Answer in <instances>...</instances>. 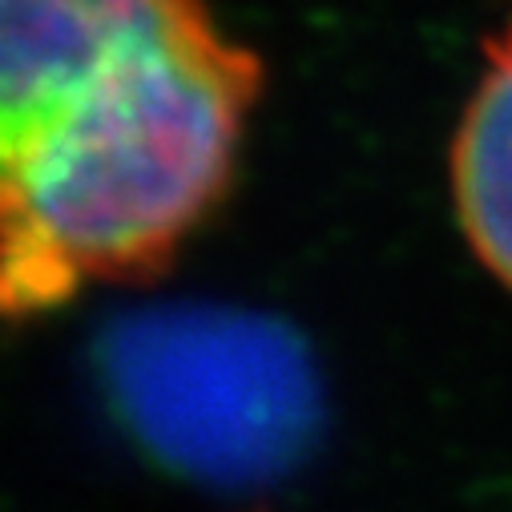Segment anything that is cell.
I'll use <instances>...</instances> for the list:
<instances>
[{"label":"cell","instance_id":"1","mask_svg":"<svg viewBox=\"0 0 512 512\" xmlns=\"http://www.w3.org/2000/svg\"><path fill=\"white\" fill-rule=\"evenodd\" d=\"M263 61L206 0H0V303L146 283L222 198Z\"/></svg>","mask_w":512,"mask_h":512},{"label":"cell","instance_id":"2","mask_svg":"<svg viewBox=\"0 0 512 512\" xmlns=\"http://www.w3.org/2000/svg\"><path fill=\"white\" fill-rule=\"evenodd\" d=\"M101 375L134 436L190 476H271L319 420L315 371L295 331L234 307L117 319L101 343Z\"/></svg>","mask_w":512,"mask_h":512},{"label":"cell","instance_id":"3","mask_svg":"<svg viewBox=\"0 0 512 512\" xmlns=\"http://www.w3.org/2000/svg\"><path fill=\"white\" fill-rule=\"evenodd\" d=\"M452 202L484 271L512 291V21L484 45V73L452 138Z\"/></svg>","mask_w":512,"mask_h":512}]
</instances>
